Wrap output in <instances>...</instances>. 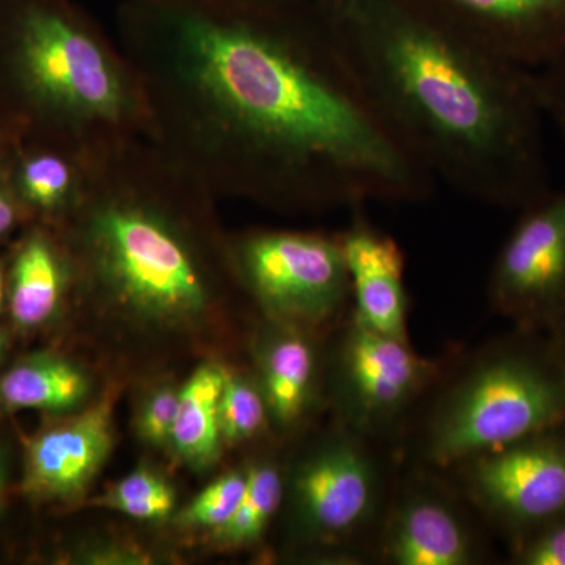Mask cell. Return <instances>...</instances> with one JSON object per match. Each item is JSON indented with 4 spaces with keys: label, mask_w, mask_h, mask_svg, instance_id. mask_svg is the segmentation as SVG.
Wrapping results in <instances>:
<instances>
[{
    "label": "cell",
    "mask_w": 565,
    "mask_h": 565,
    "mask_svg": "<svg viewBox=\"0 0 565 565\" xmlns=\"http://www.w3.org/2000/svg\"><path fill=\"white\" fill-rule=\"evenodd\" d=\"M90 390L85 371L57 355L22 360L0 379V401L10 408L63 414L81 407Z\"/></svg>",
    "instance_id": "19"
},
{
    "label": "cell",
    "mask_w": 565,
    "mask_h": 565,
    "mask_svg": "<svg viewBox=\"0 0 565 565\" xmlns=\"http://www.w3.org/2000/svg\"><path fill=\"white\" fill-rule=\"evenodd\" d=\"M245 490L230 522L214 531V539L230 548L258 545L278 514L285 497V470L270 459L258 457L245 465Z\"/></svg>",
    "instance_id": "20"
},
{
    "label": "cell",
    "mask_w": 565,
    "mask_h": 565,
    "mask_svg": "<svg viewBox=\"0 0 565 565\" xmlns=\"http://www.w3.org/2000/svg\"><path fill=\"white\" fill-rule=\"evenodd\" d=\"M363 210L352 211L351 223L337 233L351 281L352 313L374 332L408 340L403 247Z\"/></svg>",
    "instance_id": "14"
},
{
    "label": "cell",
    "mask_w": 565,
    "mask_h": 565,
    "mask_svg": "<svg viewBox=\"0 0 565 565\" xmlns=\"http://www.w3.org/2000/svg\"><path fill=\"white\" fill-rule=\"evenodd\" d=\"M77 286L76 263L61 230L29 223L7 256V300L24 329L50 321Z\"/></svg>",
    "instance_id": "17"
},
{
    "label": "cell",
    "mask_w": 565,
    "mask_h": 565,
    "mask_svg": "<svg viewBox=\"0 0 565 565\" xmlns=\"http://www.w3.org/2000/svg\"><path fill=\"white\" fill-rule=\"evenodd\" d=\"M114 394L41 430L25 448L24 492L76 501L88 492L114 448Z\"/></svg>",
    "instance_id": "13"
},
{
    "label": "cell",
    "mask_w": 565,
    "mask_h": 565,
    "mask_svg": "<svg viewBox=\"0 0 565 565\" xmlns=\"http://www.w3.org/2000/svg\"><path fill=\"white\" fill-rule=\"evenodd\" d=\"M0 120L90 159L150 136L136 70L76 0H0Z\"/></svg>",
    "instance_id": "4"
},
{
    "label": "cell",
    "mask_w": 565,
    "mask_h": 565,
    "mask_svg": "<svg viewBox=\"0 0 565 565\" xmlns=\"http://www.w3.org/2000/svg\"><path fill=\"white\" fill-rule=\"evenodd\" d=\"M564 423L565 366L552 338L514 329L470 355H456L397 457L448 471Z\"/></svg>",
    "instance_id": "5"
},
{
    "label": "cell",
    "mask_w": 565,
    "mask_h": 565,
    "mask_svg": "<svg viewBox=\"0 0 565 565\" xmlns=\"http://www.w3.org/2000/svg\"><path fill=\"white\" fill-rule=\"evenodd\" d=\"M456 355H422L411 340L374 332L351 310L327 344L326 394L334 422L397 452Z\"/></svg>",
    "instance_id": "7"
},
{
    "label": "cell",
    "mask_w": 565,
    "mask_h": 565,
    "mask_svg": "<svg viewBox=\"0 0 565 565\" xmlns=\"http://www.w3.org/2000/svg\"><path fill=\"white\" fill-rule=\"evenodd\" d=\"M319 13L371 102L435 181L515 212L552 191L534 71L405 0H322Z\"/></svg>",
    "instance_id": "2"
},
{
    "label": "cell",
    "mask_w": 565,
    "mask_h": 565,
    "mask_svg": "<svg viewBox=\"0 0 565 565\" xmlns=\"http://www.w3.org/2000/svg\"><path fill=\"white\" fill-rule=\"evenodd\" d=\"M516 565H565V515L509 545Z\"/></svg>",
    "instance_id": "25"
},
{
    "label": "cell",
    "mask_w": 565,
    "mask_h": 565,
    "mask_svg": "<svg viewBox=\"0 0 565 565\" xmlns=\"http://www.w3.org/2000/svg\"><path fill=\"white\" fill-rule=\"evenodd\" d=\"M0 353H2V341H0Z\"/></svg>",
    "instance_id": "33"
},
{
    "label": "cell",
    "mask_w": 565,
    "mask_h": 565,
    "mask_svg": "<svg viewBox=\"0 0 565 565\" xmlns=\"http://www.w3.org/2000/svg\"><path fill=\"white\" fill-rule=\"evenodd\" d=\"M214 199L150 139L96 159L81 206L58 228L77 288L161 329L206 318L236 281L228 243L212 228Z\"/></svg>",
    "instance_id": "3"
},
{
    "label": "cell",
    "mask_w": 565,
    "mask_h": 565,
    "mask_svg": "<svg viewBox=\"0 0 565 565\" xmlns=\"http://www.w3.org/2000/svg\"><path fill=\"white\" fill-rule=\"evenodd\" d=\"M253 356L255 377L277 429H297L319 404L327 403V348L323 351L321 333L266 319Z\"/></svg>",
    "instance_id": "15"
},
{
    "label": "cell",
    "mask_w": 565,
    "mask_h": 565,
    "mask_svg": "<svg viewBox=\"0 0 565 565\" xmlns=\"http://www.w3.org/2000/svg\"><path fill=\"white\" fill-rule=\"evenodd\" d=\"M445 28L531 71L565 58V0H405Z\"/></svg>",
    "instance_id": "12"
},
{
    "label": "cell",
    "mask_w": 565,
    "mask_h": 565,
    "mask_svg": "<svg viewBox=\"0 0 565 565\" xmlns=\"http://www.w3.org/2000/svg\"><path fill=\"white\" fill-rule=\"evenodd\" d=\"M399 467L394 449L333 419L285 471L294 541L326 563H375Z\"/></svg>",
    "instance_id": "6"
},
{
    "label": "cell",
    "mask_w": 565,
    "mask_h": 565,
    "mask_svg": "<svg viewBox=\"0 0 565 565\" xmlns=\"http://www.w3.org/2000/svg\"><path fill=\"white\" fill-rule=\"evenodd\" d=\"M7 299V256L0 258V308Z\"/></svg>",
    "instance_id": "31"
},
{
    "label": "cell",
    "mask_w": 565,
    "mask_h": 565,
    "mask_svg": "<svg viewBox=\"0 0 565 565\" xmlns=\"http://www.w3.org/2000/svg\"><path fill=\"white\" fill-rule=\"evenodd\" d=\"M484 530L448 475L401 462L375 564H484L490 557Z\"/></svg>",
    "instance_id": "10"
},
{
    "label": "cell",
    "mask_w": 565,
    "mask_h": 565,
    "mask_svg": "<svg viewBox=\"0 0 565 565\" xmlns=\"http://www.w3.org/2000/svg\"><path fill=\"white\" fill-rule=\"evenodd\" d=\"M487 297L516 330L550 333L565 319V188L519 211L494 258Z\"/></svg>",
    "instance_id": "11"
},
{
    "label": "cell",
    "mask_w": 565,
    "mask_h": 565,
    "mask_svg": "<svg viewBox=\"0 0 565 565\" xmlns=\"http://www.w3.org/2000/svg\"><path fill=\"white\" fill-rule=\"evenodd\" d=\"M207 9L248 11V13H281L318 7L322 0H189Z\"/></svg>",
    "instance_id": "27"
},
{
    "label": "cell",
    "mask_w": 565,
    "mask_h": 565,
    "mask_svg": "<svg viewBox=\"0 0 565 565\" xmlns=\"http://www.w3.org/2000/svg\"><path fill=\"white\" fill-rule=\"evenodd\" d=\"M180 388L173 385L156 386L139 405L136 416L137 435L156 448L170 446L174 419H177Z\"/></svg>",
    "instance_id": "24"
},
{
    "label": "cell",
    "mask_w": 565,
    "mask_h": 565,
    "mask_svg": "<svg viewBox=\"0 0 565 565\" xmlns=\"http://www.w3.org/2000/svg\"><path fill=\"white\" fill-rule=\"evenodd\" d=\"M17 134L11 131L9 126L0 120V163L6 161L7 156H9L11 148H13V145L17 143Z\"/></svg>",
    "instance_id": "29"
},
{
    "label": "cell",
    "mask_w": 565,
    "mask_h": 565,
    "mask_svg": "<svg viewBox=\"0 0 565 565\" xmlns=\"http://www.w3.org/2000/svg\"><path fill=\"white\" fill-rule=\"evenodd\" d=\"M99 508L137 520H163L173 514L177 493L163 476L139 468L115 482L95 501Z\"/></svg>",
    "instance_id": "22"
},
{
    "label": "cell",
    "mask_w": 565,
    "mask_h": 565,
    "mask_svg": "<svg viewBox=\"0 0 565 565\" xmlns=\"http://www.w3.org/2000/svg\"><path fill=\"white\" fill-rule=\"evenodd\" d=\"M228 247L237 285L267 321L326 334L351 313L338 234L252 230Z\"/></svg>",
    "instance_id": "8"
},
{
    "label": "cell",
    "mask_w": 565,
    "mask_h": 565,
    "mask_svg": "<svg viewBox=\"0 0 565 565\" xmlns=\"http://www.w3.org/2000/svg\"><path fill=\"white\" fill-rule=\"evenodd\" d=\"M218 414L223 444L230 446L256 440L273 426L258 381L239 371L226 370Z\"/></svg>",
    "instance_id": "21"
},
{
    "label": "cell",
    "mask_w": 565,
    "mask_h": 565,
    "mask_svg": "<svg viewBox=\"0 0 565 565\" xmlns=\"http://www.w3.org/2000/svg\"><path fill=\"white\" fill-rule=\"evenodd\" d=\"M31 221H29L28 214L22 210L13 189H11L9 178H7L6 161H3L0 163V241L9 237L18 228H24Z\"/></svg>",
    "instance_id": "28"
},
{
    "label": "cell",
    "mask_w": 565,
    "mask_h": 565,
    "mask_svg": "<svg viewBox=\"0 0 565 565\" xmlns=\"http://www.w3.org/2000/svg\"><path fill=\"white\" fill-rule=\"evenodd\" d=\"M117 39L143 88L148 139L215 196L316 214L434 192L318 7L247 13L122 0Z\"/></svg>",
    "instance_id": "1"
},
{
    "label": "cell",
    "mask_w": 565,
    "mask_h": 565,
    "mask_svg": "<svg viewBox=\"0 0 565 565\" xmlns=\"http://www.w3.org/2000/svg\"><path fill=\"white\" fill-rule=\"evenodd\" d=\"M508 545L565 515V423L444 471Z\"/></svg>",
    "instance_id": "9"
},
{
    "label": "cell",
    "mask_w": 565,
    "mask_h": 565,
    "mask_svg": "<svg viewBox=\"0 0 565 565\" xmlns=\"http://www.w3.org/2000/svg\"><path fill=\"white\" fill-rule=\"evenodd\" d=\"M226 367L203 363L180 388L177 419L170 448L182 462L193 468H206L217 462L223 444L218 403Z\"/></svg>",
    "instance_id": "18"
},
{
    "label": "cell",
    "mask_w": 565,
    "mask_h": 565,
    "mask_svg": "<svg viewBox=\"0 0 565 565\" xmlns=\"http://www.w3.org/2000/svg\"><path fill=\"white\" fill-rule=\"evenodd\" d=\"M534 79L546 121L555 126L565 141V58L534 71Z\"/></svg>",
    "instance_id": "26"
},
{
    "label": "cell",
    "mask_w": 565,
    "mask_h": 565,
    "mask_svg": "<svg viewBox=\"0 0 565 565\" xmlns=\"http://www.w3.org/2000/svg\"><path fill=\"white\" fill-rule=\"evenodd\" d=\"M95 161L51 141L18 139L6 172L29 221L62 228L87 193Z\"/></svg>",
    "instance_id": "16"
},
{
    "label": "cell",
    "mask_w": 565,
    "mask_h": 565,
    "mask_svg": "<svg viewBox=\"0 0 565 565\" xmlns=\"http://www.w3.org/2000/svg\"><path fill=\"white\" fill-rule=\"evenodd\" d=\"M548 334L550 338H552L553 344H555L556 351L559 353L561 360H563L565 366V319Z\"/></svg>",
    "instance_id": "30"
},
{
    "label": "cell",
    "mask_w": 565,
    "mask_h": 565,
    "mask_svg": "<svg viewBox=\"0 0 565 565\" xmlns=\"http://www.w3.org/2000/svg\"><path fill=\"white\" fill-rule=\"evenodd\" d=\"M245 481V467L218 476L181 509L177 515L178 525L189 530H221L239 505Z\"/></svg>",
    "instance_id": "23"
},
{
    "label": "cell",
    "mask_w": 565,
    "mask_h": 565,
    "mask_svg": "<svg viewBox=\"0 0 565 565\" xmlns=\"http://www.w3.org/2000/svg\"><path fill=\"white\" fill-rule=\"evenodd\" d=\"M3 482H6V463H3V457L0 456V494H2Z\"/></svg>",
    "instance_id": "32"
}]
</instances>
